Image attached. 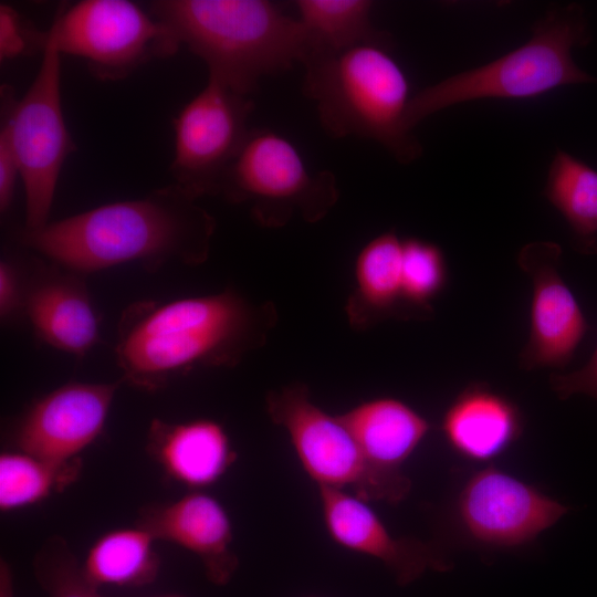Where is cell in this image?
<instances>
[{
    "label": "cell",
    "instance_id": "6da1fadb",
    "mask_svg": "<svg viewBox=\"0 0 597 597\" xmlns=\"http://www.w3.org/2000/svg\"><path fill=\"white\" fill-rule=\"evenodd\" d=\"M279 320L270 301L234 289L166 302L144 301L125 310L115 347L123 379L156 391L201 367H233L264 346Z\"/></svg>",
    "mask_w": 597,
    "mask_h": 597
},
{
    "label": "cell",
    "instance_id": "7a4b0ae2",
    "mask_svg": "<svg viewBox=\"0 0 597 597\" xmlns=\"http://www.w3.org/2000/svg\"><path fill=\"white\" fill-rule=\"evenodd\" d=\"M216 220L175 184L147 195L109 202L50 221L38 230L21 229L20 244L77 274L138 263L199 265L207 261Z\"/></svg>",
    "mask_w": 597,
    "mask_h": 597
},
{
    "label": "cell",
    "instance_id": "3957f363",
    "mask_svg": "<svg viewBox=\"0 0 597 597\" xmlns=\"http://www.w3.org/2000/svg\"><path fill=\"white\" fill-rule=\"evenodd\" d=\"M147 10L205 62L208 78L247 96L310 52L297 18L268 0H156Z\"/></svg>",
    "mask_w": 597,
    "mask_h": 597
},
{
    "label": "cell",
    "instance_id": "277c9868",
    "mask_svg": "<svg viewBox=\"0 0 597 597\" xmlns=\"http://www.w3.org/2000/svg\"><path fill=\"white\" fill-rule=\"evenodd\" d=\"M391 48L386 32L347 48L312 51L302 63L303 88L329 136L374 140L409 164L422 147L407 126L412 95Z\"/></svg>",
    "mask_w": 597,
    "mask_h": 597
},
{
    "label": "cell",
    "instance_id": "5b68a950",
    "mask_svg": "<svg viewBox=\"0 0 597 597\" xmlns=\"http://www.w3.org/2000/svg\"><path fill=\"white\" fill-rule=\"evenodd\" d=\"M591 39L583 8L577 3L554 6L517 49L484 65L448 76L413 94L407 126L455 104L480 98H528L570 84L597 83L582 70L572 50Z\"/></svg>",
    "mask_w": 597,
    "mask_h": 597
},
{
    "label": "cell",
    "instance_id": "8992f818",
    "mask_svg": "<svg viewBox=\"0 0 597 597\" xmlns=\"http://www.w3.org/2000/svg\"><path fill=\"white\" fill-rule=\"evenodd\" d=\"M219 196L247 205L262 227L281 228L293 218L314 223L339 198L335 175L312 171L296 146L271 128H251L222 181Z\"/></svg>",
    "mask_w": 597,
    "mask_h": 597
},
{
    "label": "cell",
    "instance_id": "52a82bcc",
    "mask_svg": "<svg viewBox=\"0 0 597 597\" xmlns=\"http://www.w3.org/2000/svg\"><path fill=\"white\" fill-rule=\"evenodd\" d=\"M265 408L272 422L286 432L302 469L317 488L346 490L366 501L388 503L409 493L408 476L374 468L341 415L317 406L306 385L271 390Z\"/></svg>",
    "mask_w": 597,
    "mask_h": 597
},
{
    "label": "cell",
    "instance_id": "ba28073f",
    "mask_svg": "<svg viewBox=\"0 0 597 597\" xmlns=\"http://www.w3.org/2000/svg\"><path fill=\"white\" fill-rule=\"evenodd\" d=\"M61 53L48 40L40 67L21 98L12 86L0 91L4 115L25 193L23 230L50 222V213L62 167L76 150L66 126L61 98Z\"/></svg>",
    "mask_w": 597,
    "mask_h": 597
},
{
    "label": "cell",
    "instance_id": "9c48e42d",
    "mask_svg": "<svg viewBox=\"0 0 597 597\" xmlns=\"http://www.w3.org/2000/svg\"><path fill=\"white\" fill-rule=\"evenodd\" d=\"M46 33L61 55L85 60L91 74L101 81L126 78L180 49L163 22L129 0H82L63 6Z\"/></svg>",
    "mask_w": 597,
    "mask_h": 597
},
{
    "label": "cell",
    "instance_id": "30bf717a",
    "mask_svg": "<svg viewBox=\"0 0 597 597\" xmlns=\"http://www.w3.org/2000/svg\"><path fill=\"white\" fill-rule=\"evenodd\" d=\"M252 100L208 78L174 116V184L195 199L219 196L224 176L251 127Z\"/></svg>",
    "mask_w": 597,
    "mask_h": 597
},
{
    "label": "cell",
    "instance_id": "8fae6325",
    "mask_svg": "<svg viewBox=\"0 0 597 597\" xmlns=\"http://www.w3.org/2000/svg\"><path fill=\"white\" fill-rule=\"evenodd\" d=\"M568 510L535 486L494 467L472 474L455 504L464 534L474 543L493 548L531 543Z\"/></svg>",
    "mask_w": 597,
    "mask_h": 597
},
{
    "label": "cell",
    "instance_id": "7c38bea8",
    "mask_svg": "<svg viewBox=\"0 0 597 597\" xmlns=\"http://www.w3.org/2000/svg\"><path fill=\"white\" fill-rule=\"evenodd\" d=\"M118 383H67L34 400L7 433L11 450L69 461L102 434Z\"/></svg>",
    "mask_w": 597,
    "mask_h": 597
},
{
    "label": "cell",
    "instance_id": "4fadbf2b",
    "mask_svg": "<svg viewBox=\"0 0 597 597\" xmlns=\"http://www.w3.org/2000/svg\"><path fill=\"white\" fill-rule=\"evenodd\" d=\"M562 253L558 243L535 241L517 255V264L533 284L530 336L520 353L524 370L566 367L588 331L587 320L561 275Z\"/></svg>",
    "mask_w": 597,
    "mask_h": 597
},
{
    "label": "cell",
    "instance_id": "5bb4252c",
    "mask_svg": "<svg viewBox=\"0 0 597 597\" xmlns=\"http://www.w3.org/2000/svg\"><path fill=\"white\" fill-rule=\"evenodd\" d=\"M318 498L329 537L345 549L383 563L397 583L407 585L428 570L450 569V562L432 545L394 536L369 501L353 492L331 488H318Z\"/></svg>",
    "mask_w": 597,
    "mask_h": 597
},
{
    "label": "cell",
    "instance_id": "9a60e30c",
    "mask_svg": "<svg viewBox=\"0 0 597 597\" xmlns=\"http://www.w3.org/2000/svg\"><path fill=\"white\" fill-rule=\"evenodd\" d=\"M135 525L155 541L175 544L197 556L214 585L228 584L235 574L239 561L232 549L231 519L222 503L202 490L144 505Z\"/></svg>",
    "mask_w": 597,
    "mask_h": 597
},
{
    "label": "cell",
    "instance_id": "2e32d148",
    "mask_svg": "<svg viewBox=\"0 0 597 597\" xmlns=\"http://www.w3.org/2000/svg\"><path fill=\"white\" fill-rule=\"evenodd\" d=\"M32 270L24 314L35 335L55 349L85 355L100 338V320L81 274L52 262L36 261Z\"/></svg>",
    "mask_w": 597,
    "mask_h": 597
},
{
    "label": "cell",
    "instance_id": "e0dca14e",
    "mask_svg": "<svg viewBox=\"0 0 597 597\" xmlns=\"http://www.w3.org/2000/svg\"><path fill=\"white\" fill-rule=\"evenodd\" d=\"M146 451L166 476L190 491L217 483L237 460L223 426L207 418L181 422L154 419Z\"/></svg>",
    "mask_w": 597,
    "mask_h": 597
},
{
    "label": "cell",
    "instance_id": "ac0fdd59",
    "mask_svg": "<svg viewBox=\"0 0 597 597\" xmlns=\"http://www.w3.org/2000/svg\"><path fill=\"white\" fill-rule=\"evenodd\" d=\"M442 432L461 457L485 462L502 454L522 432L521 413L509 399L488 386L473 384L451 402Z\"/></svg>",
    "mask_w": 597,
    "mask_h": 597
},
{
    "label": "cell",
    "instance_id": "d6986e66",
    "mask_svg": "<svg viewBox=\"0 0 597 597\" xmlns=\"http://www.w3.org/2000/svg\"><path fill=\"white\" fill-rule=\"evenodd\" d=\"M402 239L386 231L358 251L354 289L345 304L352 328L362 332L390 317L411 318L404 297Z\"/></svg>",
    "mask_w": 597,
    "mask_h": 597
},
{
    "label": "cell",
    "instance_id": "ffe728a7",
    "mask_svg": "<svg viewBox=\"0 0 597 597\" xmlns=\"http://www.w3.org/2000/svg\"><path fill=\"white\" fill-rule=\"evenodd\" d=\"M341 417L367 461L390 474L402 473L401 465L430 430L429 421L421 413L395 397L359 402Z\"/></svg>",
    "mask_w": 597,
    "mask_h": 597
},
{
    "label": "cell",
    "instance_id": "44dd1931",
    "mask_svg": "<svg viewBox=\"0 0 597 597\" xmlns=\"http://www.w3.org/2000/svg\"><path fill=\"white\" fill-rule=\"evenodd\" d=\"M155 542L146 530L137 525L107 531L87 551L82 564L84 574L98 588L149 585L160 568Z\"/></svg>",
    "mask_w": 597,
    "mask_h": 597
},
{
    "label": "cell",
    "instance_id": "7402d4cb",
    "mask_svg": "<svg viewBox=\"0 0 597 597\" xmlns=\"http://www.w3.org/2000/svg\"><path fill=\"white\" fill-rule=\"evenodd\" d=\"M543 193L568 223L575 249L597 253V170L557 149Z\"/></svg>",
    "mask_w": 597,
    "mask_h": 597
},
{
    "label": "cell",
    "instance_id": "603a6c76",
    "mask_svg": "<svg viewBox=\"0 0 597 597\" xmlns=\"http://www.w3.org/2000/svg\"><path fill=\"white\" fill-rule=\"evenodd\" d=\"M81 458L54 461L17 450L0 454V511L36 505L62 493L81 475Z\"/></svg>",
    "mask_w": 597,
    "mask_h": 597
},
{
    "label": "cell",
    "instance_id": "cb8c5ba5",
    "mask_svg": "<svg viewBox=\"0 0 597 597\" xmlns=\"http://www.w3.org/2000/svg\"><path fill=\"white\" fill-rule=\"evenodd\" d=\"M294 3L310 52L338 50L386 33L371 23L374 2L370 0H297Z\"/></svg>",
    "mask_w": 597,
    "mask_h": 597
},
{
    "label": "cell",
    "instance_id": "d4e9b609",
    "mask_svg": "<svg viewBox=\"0 0 597 597\" xmlns=\"http://www.w3.org/2000/svg\"><path fill=\"white\" fill-rule=\"evenodd\" d=\"M402 282L411 318L431 315V302L447 282V263L441 249L418 238L402 239Z\"/></svg>",
    "mask_w": 597,
    "mask_h": 597
},
{
    "label": "cell",
    "instance_id": "484cf974",
    "mask_svg": "<svg viewBox=\"0 0 597 597\" xmlns=\"http://www.w3.org/2000/svg\"><path fill=\"white\" fill-rule=\"evenodd\" d=\"M34 576L49 597H104L85 576L67 541L49 537L33 557Z\"/></svg>",
    "mask_w": 597,
    "mask_h": 597
},
{
    "label": "cell",
    "instance_id": "4316f807",
    "mask_svg": "<svg viewBox=\"0 0 597 597\" xmlns=\"http://www.w3.org/2000/svg\"><path fill=\"white\" fill-rule=\"evenodd\" d=\"M46 31H40L8 4L0 6V59L12 60L43 53Z\"/></svg>",
    "mask_w": 597,
    "mask_h": 597
},
{
    "label": "cell",
    "instance_id": "83f0119b",
    "mask_svg": "<svg viewBox=\"0 0 597 597\" xmlns=\"http://www.w3.org/2000/svg\"><path fill=\"white\" fill-rule=\"evenodd\" d=\"M548 383L561 400L580 394L597 400V347L582 368L565 374L552 373Z\"/></svg>",
    "mask_w": 597,
    "mask_h": 597
},
{
    "label": "cell",
    "instance_id": "f1b7e54d",
    "mask_svg": "<svg viewBox=\"0 0 597 597\" xmlns=\"http://www.w3.org/2000/svg\"><path fill=\"white\" fill-rule=\"evenodd\" d=\"M13 260L0 262V315L2 321H10L24 313L25 277Z\"/></svg>",
    "mask_w": 597,
    "mask_h": 597
},
{
    "label": "cell",
    "instance_id": "f546056e",
    "mask_svg": "<svg viewBox=\"0 0 597 597\" xmlns=\"http://www.w3.org/2000/svg\"><path fill=\"white\" fill-rule=\"evenodd\" d=\"M20 177L19 165L12 145L9 124L0 114V210L4 213L13 199L17 179Z\"/></svg>",
    "mask_w": 597,
    "mask_h": 597
},
{
    "label": "cell",
    "instance_id": "4dcf8cb0",
    "mask_svg": "<svg viewBox=\"0 0 597 597\" xmlns=\"http://www.w3.org/2000/svg\"><path fill=\"white\" fill-rule=\"evenodd\" d=\"M0 597H15L13 574L4 558L0 561Z\"/></svg>",
    "mask_w": 597,
    "mask_h": 597
},
{
    "label": "cell",
    "instance_id": "1f68e13d",
    "mask_svg": "<svg viewBox=\"0 0 597 597\" xmlns=\"http://www.w3.org/2000/svg\"><path fill=\"white\" fill-rule=\"evenodd\" d=\"M161 597H180V596L169 595V596H161Z\"/></svg>",
    "mask_w": 597,
    "mask_h": 597
}]
</instances>
